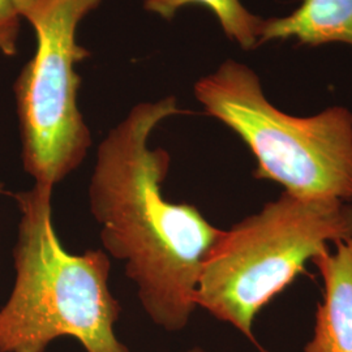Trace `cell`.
<instances>
[{
    "label": "cell",
    "mask_w": 352,
    "mask_h": 352,
    "mask_svg": "<svg viewBox=\"0 0 352 352\" xmlns=\"http://www.w3.org/2000/svg\"><path fill=\"white\" fill-rule=\"evenodd\" d=\"M187 352H208L205 351L204 349H201V347H192V349H189L188 351Z\"/></svg>",
    "instance_id": "cell-11"
},
{
    "label": "cell",
    "mask_w": 352,
    "mask_h": 352,
    "mask_svg": "<svg viewBox=\"0 0 352 352\" xmlns=\"http://www.w3.org/2000/svg\"><path fill=\"white\" fill-rule=\"evenodd\" d=\"M23 20L13 0H0V54L6 56L17 54Z\"/></svg>",
    "instance_id": "cell-9"
},
{
    "label": "cell",
    "mask_w": 352,
    "mask_h": 352,
    "mask_svg": "<svg viewBox=\"0 0 352 352\" xmlns=\"http://www.w3.org/2000/svg\"><path fill=\"white\" fill-rule=\"evenodd\" d=\"M52 190L34 184L14 195L21 217L14 283L0 308V352H45L62 337L87 352H131L115 333L122 305L109 287L110 256L64 250L52 225Z\"/></svg>",
    "instance_id": "cell-2"
},
{
    "label": "cell",
    "mask_w": 352,
    "mask_h": 352,
    "mask_svg": "<svg viewBox=\"0 0 352 352\" xmlns=\"http://www.w3.org/2000/svg\"><path fill=\"white\" fill-rule=\"evenodd\" d=\"M205 113L235 132L256 158L254 177L307 199L352 200V113L331 106L314 116L283 113L245 64L227 59L193 88Z\"/></svg>",
    "instance_id": "cell-4"
},
{
    "label": "cell",
    "mask_w": 352,
    "mask_h": 352,
    "mask_svg": "<svg viewBox=\"0 0 352 352\" xmlns=\"http://www.w3.org/2000/svg\"><path fill=\"white\" fill-rule=\"evenodd\" d=\"M201 4L213 13L226 37L243 50L257 49L261 41L265 19L250 12L240 0H145L144 8L164 20H171L183 7Z\"/></svg>",
    "instance_id": "cell-8"
},
{
    "label": "cell",
    "mask_w": 352,
    "mask_h": 352,
    "mask_svg": "<svg viewBox=\"0 0 352 352\" xmlns=\"http://www.w3.org/2000/svg\"><path fill=\"white\" fill-rule=\"evenodd\" d=\"M289 39L311 47L327 43L352 47V0H302L287 16L265 19L260 45Z\"/></svg>",
    "instance_id": "cell-7"
},
{
    "label": "cell",
    "mask_w": 352,
    "mask_h": 352,
    "mask_svg": "<svg viewBox=\"0 0 352 352\" xmlns=\"http://www.w3.org/2000/svg\"><path fill=\"white\" fill-rule=\"evenodd\" d=\"M102 0H36L25 19L37 47L13 90L21 135V158L34 184L54 188L77 170L91 146L78 109L81 77L76 65L90 56L77 29Z\"/></svg>",
    "instance_id": "cell-5"
},
{
    "label": "cell",
    "mask_w": 352,
    "mask_h": 352,
    "mask_svg": "<svg viewBox=\"0 0 352 352\" xmlns=\"http://www.w3.org/2000/svg\"><path fill=\"white\" fill-rule=\"evenodd\" d=\"M312 258L324 279L315 336L304 352H352V238L333 243Z\"/></svg>",
    "instance_id": "cell-6"
},
{
    "label": "cell",
    "mask_w": 352,
    "mask_h": 352,
    "mask_svg": "<svg viewBox=\"0 0 352 352\" xmlns=\"http://www.w3.org/2000/svg\"><path fill=\"white\" fill-rule=\"evenodd\" d=\"M4 192V183L0 180V193H3Z\"/></svg>",
    "instance_id": "cell-12"
},
{
    "label": "cell",
    "mask_w": 352,
    "mask_h": 352,
    "mask_svg": "<svg viewBox=\"0 0 352 352\" xmlns=\"http://www.w3.org/2000/svg\"><path fill=\"white\" fill-rule=\"evenodd\" d=\"M352 238V204L287 192L241 219L210 252L196 307L228 322L257 344L253 321L329 243Z\"/></svg>",
    "instance_id": "cell-3"
},
{
    "label": "cell",
    "mask_w": 352,
    "mask_h": 352,
    "mask_svg": "<svg viewBox=\"0 0 352 352\" xmlns=\"http://www.w3.org/2000/svg\"><path fill=\"white\" fill-rule=\"evenodd\" d=\"M179 113L174 96L133 106L102 140L88 189L106 253L124 263L141 307L166 331L188 325L204 265L223 235L196 206L164 199L171 157L149 140Z\"/></svg>",
    "instance_id": "cell-1"
},
{
    "label": "cell",
    "mask_w": 352,
    "mask_h": 352,
    "mask_svg": "<svg viewBox=\"0 0 352 352\" xmlns=\"http://www.w3.org/2000/svg\"><path fill=\"white\" fill-rule=\"evenodd\" d=\"M16 7L19 8V11L23 14V17L25 19L26 14L32 10V7L34 6L36 0H13Z\"/></svg>",
    "instance_id": "cell-10"
}]
</instances>
